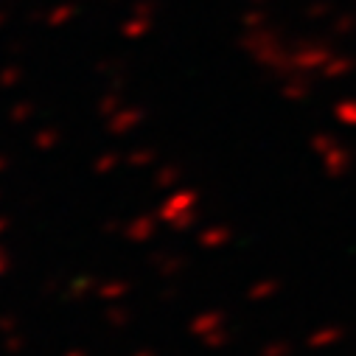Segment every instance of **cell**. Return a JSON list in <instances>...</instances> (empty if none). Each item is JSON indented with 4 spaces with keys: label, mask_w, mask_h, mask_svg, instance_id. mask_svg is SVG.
Returning <instances> with one entry per match:
<instances>
[{
    "label": "cell",
    "mask_w": 356,
    "mask_h": 356,
    "mask_svg": "<svg viewBox=\"0 0 356 356\" xmlns=\"http://www.w3.org/2000/svg\"><path fill=\"white\" fill-rule=\"evenodd\" d=\"M337 339H342V331H339V328H325V331H320L317 337H312V345L325 348V345H334Z\"/></svg>",
    "instance_id": "cell-1"
}]
</instances>
